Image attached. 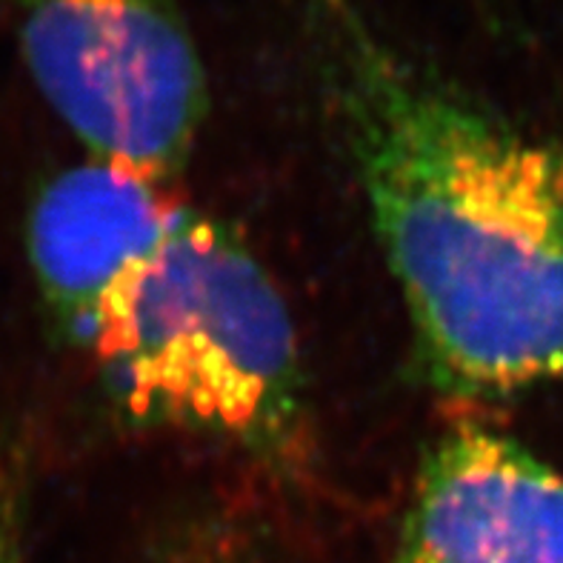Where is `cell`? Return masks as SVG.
<instances>
[{
  "label": "cell",
  "mask_w": 563,
  "mask_h": 563,
  "mask_svg": "<svg viewBox=\"0 0 563 563\" xmlns=\"http://www.w3.org/2000/svg\"><path fill=\"white\" fill-rule=\"evenodd\" d=\"M0 563H23L18 489L3 466H0Z\"/></svg>",
  "instance_id": "6"
},
{
  "label": "cell",
  "mask_w": 563,
  "mask_h": 563,
  "mask_svg": "<svg viewBox=\"0 0 563 563\" xmlns=\"http://www.w3.org/2000/svg\"><path fill=\"white\" fill-rule=\"evenodd\" d=\"M126 418L289 466L307 441V375L284 295L223 221L184 207L75 338Z\"/></svg>",
  "instance_id": "2"
},
{
  "label": "cell",
  "mask_w": 563,
  "mask_h": 563,
  "mask_svg": "<svg viewBox=\"0 0 563 563\" xmlns=\"http://www.w3.org/2000/svg\"><path fill=\"white\" fill-rule=\"evenodd\" d=\"M180 212L164 180L98 157L43 186L29 209L26 250L43 300L71 341Z\"/></svg>",
  "instance_id": "5"
},
{
  "label": "cell",
  "mask_w": 563,
  "mask_h": 563,
  "mask_svg": "<svg viewBox=\"0 0 563 563\" xmlns=\"http://www.w3.org/2000/svg\"><path fill=\"white\" fill-rule=\"evenodd\" d=\"M37 92L89 157L166 180L209 107L207 71L172 0H12Z\"/></svg>",
  "instance_id": "3"
},
{
  "label": "cell",
  "mask_w": 563,
  "mask_h": 563,
  "mask_svg": "<svg viewBox=\"0 0 563 563\" xmlns=\"http://www.w3.org/2000/svg\"><path fill=\"white\" fill-rule=\"evenodd\" d=\"M423 372L455 398L563 384V141L457 95L355 0H292Z\"/></svg>",
  "instance_id": "1"
},
{
  "label": "cell",
  "mask_w": 563,
  "mask_h": 563,
  "mask_svg": "<svg viewBox=\"0 0 563 563\" xmlns=\"http://www.w3.org/2000/svg\"><path fill=\"white\" fill-rule=\"evenodd\" d=\"M389 563H563V475L464 427L427 452Z\"/></svg>",
  "instance_id": "4"
}]
</instances>
